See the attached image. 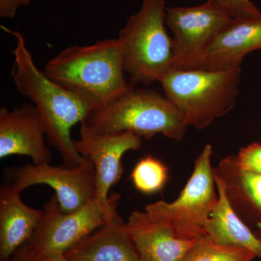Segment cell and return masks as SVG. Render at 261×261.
<instances>
[{
  "instance_id": "cell-14",
  "label": "cell",
  "mask_w": 261,
  "mask_h": 261,
  "mask_svg": "<svg viewBox=\"0 0 261 261\" xmlns=\"http://www.w3.org/2000/svg\"><path fill=\"white\" fill-rule=\"evenodd\" d=\"M233 210L249 228L261 230V174L238 166L236 155H228L214 168Z\"/></svg>"
},
{
  "instance_id": "cell-19",
  "label": "cell",
  "mask_w": 261,
  "mask_h": 261,
  "mask_svg": "<svg viewBox=\"0 0 261 261\" xmlns=\"http://www.w3.org/2000/svg\"><path fill=\"white\" fill-rule=\"evenodd\" d=\"M168 178V168L151 155L142 158L136 164L130 178L135 188L145 195H152L163 190Z\"/></svg>"
},
{
  "instance_id": "cell-24",
  "label": "cell",
  "mask_w": 261,
  "mask_h": 261,
  "mask_svg": "<svg viewBox=\"0 0 261 261\" xmlns=\"http://www.w3.org/2000/svg\"><path fill=\"white\" fill-rule=\"evenodd\" d=\"M40 261H70L65 255H56V256L46 257L41 259Z\"/></svg>"
},
{
  "instance_id": "cell-1",
  "label": "cell",
  "mask_w": 261,
  "mask_h": 261,
  "mask_svg": "<svg viewBox=\"0 0 261 261\" xmlns=\"http://www.w3.org/2000/svg\"><path fill=\"white\" fill-rule=\"evenodd\" d=\"M1 27L16 40L12 51L14 65L11 76L19 93L28 98L37 108L48 143L61 154L65 166L76 167L88 163L90 160L75 150L70 128L85 121L99 106L89 98L67 90L49 80L36 66L21 33Z\"/></svg>"
},
{
  "instance_id": "cell-16",
  "label": "cell",
  "mask_w": 261,
  "mask_h": 261,
  "mask_svg": "<svg viewBox=\"0 0 261 261\" xmlns=\"http://www.w3.org/2000/svg\"><path fill=\"white\" fill-rule=\"evenodd\" d=\"M43 211L25 205L20 193L10 185L0 189V261H7L32 236Z\"/></svg>"
},
{
  "instance_id": "cell-3",
  "label": "cell",
  "mask_w": 261,
  "mask_h": 261,
  "mask_svg": "<svg viewBox=\"0 0 261 261\" xmlns=\"http://www.w3.org/2000/svg\"><path fill=\"white\" fill-rule=\"evenodd\" d=\"M241 74V68L171 69L159 82L166 97L181 113L188 126L203 129L234 107Z\"/></svg>"
},
{
  "instance_id": "cell-8",
  "label": "cell",
  "mask_w": 261,
  "mask_h": 261,
  "mask_svg": "<svg viewBox=\"0 0 261 261\" xmlns=\"http://www.w3.org/2000/svg\"><path fill=\"white\" fill-rule=\"evenodd\" d=\"M233 20L209 2L190 8H166V25L173 34V69H201L215 39Z\"/></svg>"
},
{
  "instance_id": "cell-11",
  "label": "cell",
  "mask_w": 261,
  "mask_h": 261,
  "mask_svg": "<svg viewBox=\"0 0 261 261\" xmlns=\"http://www.w3.org/2000/svg\"><path fill=\"white\" fill-rule=\"evenodd\" d=\"M45 132L34 105L0 109V159L13 154L28 156L36 165L49 164L51 153Z\"/></svg>"
},
{
  "instance_id": "cell-13",
  "label": "cell",
  "mask_w": 261,
  "mask_h": 261,
  "mask_svg": "<svg viewBox=\"0 0 261 261\" xmlns=\"http://www.w3.org/2000/svg\"><path fill=\"white\" fill-rule=\"evenodd\" d=\"M257 49H261V18L233 20L215 39L201 69H239L244 58Z\"/></svg>"
},
{
  "instance_id": "cell-6",
  "label": "cell",
  "mask_w": 261,
  "mask_h": 261,
  "mask_svg": "<svg viewBox=\"0 0 261 261\" xmlns=\"http://www.w3.org/2000/svg\"><path fill=\"white\" fill-rule=\"evenodd\" d=\"M212 147L206 145L196 159L193 172L178 198L158 201L146 206L149 217L167 225L178 238L195 240L205 236V226L218 200Z\"/></svg>"
},
{
  "instance_id": "cell-22",
  "label": "cell",
  "mask_w": 261,
  "mask_h": 261,
  "mask_svg": "<svg viewBox=\"0 0 261 261\" xmlns=\"http://www.w3.org/2000/svg\"><path fill=\"white\" fill-rule=\"evenodd\" d=\"M30 3V0H0V17L14 18L19 8L29 6Z\"/></svg>"
},
{
  "instance_id": "cell-10",
  "label": "cell",
  "mask_w": 261,
  "mask_h": 261,
  "mask_svg": "<svg viewBox=\"0 0 261 261\" xmlns=\"http://www.w3.org/2000/svg\"><path fill=\"white\" fill-rule=\"evenodd\" d=\"M142 144V137L132 132L99 133L91 129L85 121L81 123L80 140H73V146L77 152L93 163L97 185L95 200L99 205H111L113 195L109 197L108 192L123 175L122 157L128 151L138 150Z\"/></svg>"
},
{
  "instance_id": "cell-17",
  "label": "cell",
  "mask_w": 261,
  "mask_h": 261,
  "mask_svg": "<svg viewBox=\"0 0 261 261\" xmlns=\"http://www.w3.org/2000/svg\"><path fill=\"white\" fill-rule=\"evenodd\" d=\"M214 178L218 200L205 224L206 236L219 245L247 249L260 258L261 239L239 217L228 200L222 182L215 174Z\"/></svg>"
},
{
  "instance_id": "cell-2",
  "label": "cell",
  "mask_w": 261,
  "mask_h": 261,
  "mask_svg": "<svg viewBox=\"0 0 261 261\" xmlns=\"http://www.w3.org/2000/svg\"><path fill=\"white\" fill-rule=\"evenodd\" d=\"M43 72L55 83L89 98L99 108L132 88L125 76L123 47L118 38L98 40L88 46H70L51 58Z\"/></svg>"
},
{
  "instance_id": "cell-4",
  "label": "cell",
  "mask_w": 261,
  "mask_h": 261,
  "mask_svg": "<svg viewBox=\"0 0 261 261\" xmlns=\"http://www.w3.org/2000/svg\"><path fill=\"white\" fill-rule=\"evenodd\" d=\"M84 121L99 133L129 132L148 140L162 134L180 141L188 127L167 97L154 91L133 87L108 106L92 111Z\"/></svg>"
},
{
  "instance_id": "cell-7",
  "label": "cell",
  "mask_w": 261,
  "mask_h": 261,
  "mask_svg": "<svg viewBox=\"0 0 261 261\" xmlns=\"http://www.w3.org/2000/svg\"><path fill=\"white\" fill-rule=\"evenodd\" d=\"M112 195V202L108 207L99 205L94 199L70 213L63 212L56 195H53L44 206L43 216L37 228L24 245L39 260L64 255L67 250L118 214L121 196Z\"/></svg>"
},
{
  "instance_id": "cell-25",
  "label": "cell",
  "mask_w": 261,
  "mask_h": 261,
  "mask_svg": "<svg viewBox=\"0 0 261 261\" xmlns=\"http://www.w3.org/2000/svg\"><path fill=\"white\" fill-rule=\"evenodd\" d=\"M260 261H261V257H260Z\"/></svg>"
},
{
  "instance_id": "cell-23",
  "label": "cell",
  "mask_w": 261,
  "mask_h": 261,
  "mask_svg": "<svg viewBox=\"0 0 261 261\" xmlns=\"http://www.w3.org/2000/svg\"><path fill=\"white\" fill-rule=\"evenodd\" d=\"M7 261H40L29 251L25 245L20 247Z\"/></svg>"
},
{
  "instance_id": "cell-21",
  "label": "cell",
  "mask_w": 261,
  "mask_h": 261,
  "mask_svg": "<svg viewBox=\"0 0 261 261\" xmlns=\"http://www.w3.org/2000/svg\"><path fill=\"white\" fill-rule=\"evenodd\" d=\"M236 159L240 168L261 174V144H251L241 149Z\"/></svg>"
},
{
  "instance_id": "cell-5",
  "label": "cell",
  "mask_w": 261,
  "mask_h": 261,
  "mask_svg": "<svg viewBox=\"0 0 261 261\" xmlns=\"http://www.w3.org/2000/svg\"><path fill=\"white\" fill-rule=\"evenodd\" d=\"M163 0H144L119 32L123 67L135 83L149 84L173 69L172 39L166 23Z\"/></svg>"
},
{
  "instance_id": "cell-18",
  "label": "cell",
  "mask_w": 261,
  "mask_h": 261,
  "mask_svg": "<svg viewBox=\"0 0 261 261\" xmlns=\"http://www.w3.org/2000/svg\"><path fill=\"white\" fill-rule=\"evenodd\" d=\"M256 257L247 249L219 245L205 235L197 239L184 261H252Z\"/></svg>"
},
{
  "instance_id": "cell-9",
  "label": "cell",
  "mask_w": 261,
  "mask_h": 261,
  "mask_svg": "<svg viewBox=\"0 0 261 261\" xmlns=\"http://www.w3.org/2000/svg\"><path fill=\"white\" fill-rule=\"evenodd\" d=\"M6 176L10 185L20 193L34 185L51 187L64 213L78 210L95 199L97 194L95 168L91 161L73 168L25 164L8 169Z\"/></svg>"
},
{
  "instance_id": "cell-12",
  "label": "cell",
  "mask_w": 261,
  "mask_h": 261,
  "mask_svg": "<svg viewBox=\"0 0 261 261\" xmlns=\"http://www.w3.org/2000/svg\"><path fill=\"white\" fill-rule=\"evenodd\" d=\"M126 227L142 261H184L197 241L178 238L145 211H134Z\"/></svg>"
},
{
  "instance_id": "cell-20",
  "label": "cell",
  "mask_w": 261,
  "mask_h": 261,
  "mask_svg": "<svg viewBox=\"0 0 261 261\" xmlns=\"http://www.w3.org/2000/svg\"><path fill=\"white\" fill-rule=\"evenodd\" d=\"M235 20L261 18L258 8L250 0H208Z\"/></svg>"
},
{
  "instance_id": "cell-15",
  "label": "cell",
  "mask_w": 261,
  "mask_h": 261,
  "mask_svg": "<svg viewBox=\"0 0 261 261\" xmlns=\"http://www.w3.org/2000/svg\"><path fill=\"white\" fill-rule=\"evenodd\" d=\"M70 261H142L119 214L65 252Z\"/></svg>"
}]
</instances>
